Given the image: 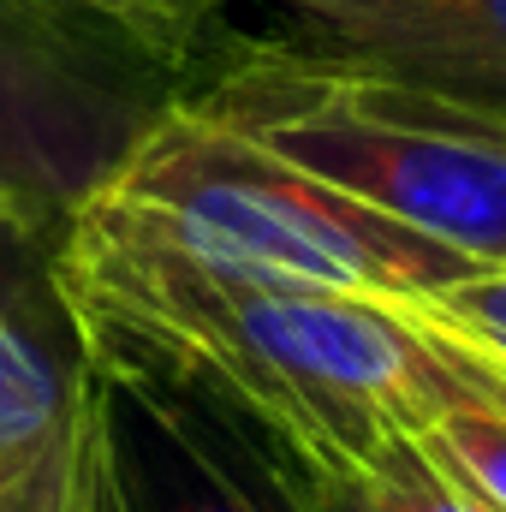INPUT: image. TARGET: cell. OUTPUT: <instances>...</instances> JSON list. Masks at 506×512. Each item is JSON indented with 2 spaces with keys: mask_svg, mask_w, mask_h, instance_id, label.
Masks as SVG:
<instances>
[{
  "mask_svg": "<svg viewBox=\"0 0 506 512\" xmlns=\"http://www.w3.org/2000/svg\"><path fill=\"white\" fill-rule=\"evenodd\" d=\"M0 512H78V423L42 453L0 465Z\"/></svg>",
  "mask_w": 506,
  "mask_h": 512,
  "instance_id": "7c38bea8",
  "label": "cell"
},
{
  "mask_svg": "<svg viewBox=\"0 0 506 512\" xmlns=\"http://www.w3.org/2000/svg\"><path fill=\"white\" fill-rule=\"evenodd\" d=\"M84 352V346H78ZM84 512H316L298 459L197 387L143 358L84 352L78 393Z\"/></svg>",
  "mask_w": 506,
  "mask_h": 512,
  "instance_id": "277c9868",
  "label": "cell"
},
{
  "mask_svg": "<svg viewBox=\"0 0 506 512\" xmlns=\"http://www.w3.org/2000/svg\"><path fill=\"white\" fill-rule=\"evenodd\" d=\"M268 18L256 42L411 84L506 120V0H233Z\"/></svg>",
  "mask_w": 506,
  "mask_h": 512,
  "instance_id": "8992f818",
  "label": "cell"
},
{
  "mask_svg": "<svg viewBox=\"0 0 506 512\" xmlns=\"http://www.w3.org/2000/svg\"><path fill=\"white\" fill-rule=\"evenodd\" d=\"M179 84L126 36L0 0V191L66 227L155 126Z\"/></svg>",
  "mask_w": 506,
  "mask_h": 512,
  "instance_id": "5b68a950",
  "label": "cell"
},
{
  "mask_svg": "<svg viewBox=\"0 0 506 512\" xmlns=\"http://www.w3.org/2000/svg\"><path fill=\"white\" fill-rule=\"evenodd\" d=\"M179 102L465 262L506 268V120L245 30H227Z\"/></svg>",
  "mask_w": 506,
  "mask_h": 512,
  "instance_id": "7a4b0ae2",
  "label": "cell"
},
{
  "mask_svg": "<svg viewBox=\"0 0 506 512\" xmlns=\"http://www.w3.org/2000/svg\"><path fill=\"white\" fill-rule=\"evenodd\" d=\"M60 233L66 227L42 221L36 209H24L18 197L0 191V262H12V256H54V239Z\"/></svg>",
  "mask_w": 506,
  "mask_h": 512,
  "instance_id": "4fadbf2b",
  "label": "cell"
},
{
  "mask_svg": "<svg viewBox=\"0 0 506 512\" xmlns=\"http://www.w3.org/2000/svg\"><path fill=\"white\" fill-rule=\"evenodd\" d=\"M84 209L239 274L381 304H417L477 274V262L459 251L322 185L245 131L185 108L179 96Z\"/></svg>",
  "mask_w": 506,
  "mask_h": 512,
  "instance_id": "3957f363",
  "label": "cell"
},
{
  "mask_svg": "<svg viewBox=\"0 0 506 512\" xmlns=\"http://www.w3.org/2000/svg\"><path fill=\"white\" fill-rule=\"evenodd\" d=\"M24 262L48 256H12L0 262V465L42 453L78 423V393H84V352L54 346L48 316H66L48 286L12 280Z\"/></svg>",
  "mask_w": 506,
  "mask_h": 512,
  "instance_id": "52a82bcc",
  "label": "cell"
},
{
  "mask_svg": "<svg viewBox=\"0 0 506 512\" xmlns=\"http://www.w3.org/2000/svg\"><path fill=\"white\" fill-rule=\"evenodd\" d=\"M48 12L84 18L108 36H126L131 48H143L179 90L215 60V48L227 42V0H36Z\"/></svg>",
  "mask_w": 506,
  "mask_h": 512,
  "instance_id": "9c48e42d",
  "label": "cell"
},
{
  "mask_svg": "<svg viewBox=\"0 0 506 512\" xmlns=\"http://www.w3.org/2000/svg\"><path fill=\"white\" fill-rule=\"evenodd\" d=\"M316 512H489L417 435H387L376 453L316 489Z\"/></svg>",
  "mask_w": 506,
  "mask_h": 512,
  "instance_id": "30bf717a",
  "label": "cell"
},
{
  "mask_svg": "<svg viewBox=\"0 0 506 512\" xmlns=\"http://www.w3.org/2000/svg\"><path fill=\"white\" fill-rule=\"evenodd\" d=\"M84 352L143 358L221 393L322 489L387 435H417L447 358L381 298L286 286L78 209L48 256Z\"/></svg>",
  "mask_w": 506,
  "mask_h": 512,
  "instance_id": "6da1fadb",
  "label": "cell"
},
{
  "mask_svg": "<svg viewBox=\"0 0 506 512\" xmlns=\"http://www.w3.org/2000/svg\"><path fill=\"white\" fill-rule=\"evenodd\" d=\"M227 6H233V0H227Z\"/></svg>",
  "mask_w": 506,
  "mask_h": 512,
  "instance_id": "9a60e30c",
  "label": "cell"
},
{
  "mask_svg": "<svg viewBox=\"0 0 506 512\" xmlns=\"http://www.w3.org/2000/svg\"><path fill=\"white\" fill-rule=\"evenodd\" d=\"M78 512H84V507H78Z\"/></svg>",
  "mask_w": 506,
  "mask_h": 512,
  "instance_id": "2e32d148",
  "label": "cell"
},
{
  "mask_svg": "<svg viewBox=\"0 0 506 512\" xmlns=\"http://www.w3.org/2000/svg\"><path fill=\"white\" fill-rule=\"evenodd\" d=\"M405 310V304H399ZM423 334H429V346L447 358V387L435 393V405H429V417H423V429H417V441L483 501L489 512H506V376H495L477 352H465L447 328H435L429 316H417V310H405Z\"/></svg>",
  "mask_w": 506,
  "mask_h": 512,
  "instance_id": "ba28073f",
  "label": "cell"
},
{
  "mask_svg": "<svg viewBox=\"0 0 506 512\" xmlns=\"http://www.w3.org/2000/svg\"><path fill=\"white\" fill-rule=\"evenodd\" d=\"M405 310L441 322L459 346H471L489 370L506 376V268H477V274L453 280L447 292L417 298V304H405Z\"/></svg>",
  "mask_w": 506,
  "mask_h": 512,
  "instance_id": "8fae6325",
  "label": "cell"
},
{
  "mask_svg": "<svg viewBox=\"0 0 506 512\" xmlns=\"http://www.w3.org/2000/svg\"><path fill=\"white\" fill-rule=\"evenodd\" d=\"M435 328H441V322H435ZM465 352H471V346H465ZM495 376H501V370H495Z\"/></svg>",
  "mask_w": 506,
  "mask_h": 512,
  "instance_id": "5bb4252c",
  "label": "cell"
}]
</instances>
